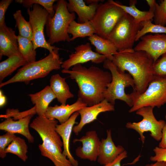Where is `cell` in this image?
Masks as SVG:
<instances>
[{
    "label": "cell",
    "mask_w": 166,
    "mask_h": 166,
    "mask_svg": "<svg viewBox=\"0 0 166 166\" xmlns=\"http://www.w3.org/2000/svg\"><path fill=\"white\" fill-rule=\"evenodd\" d=\"M17 38L20 52L27 64L36 61V51L34 49L32 41L19 35Z\"/></svg>",
    "instance_id": "28"
},
{
    "label": "cell",
    "mask_w": 166,
    "mask_h": 166,
    "mask_svg": "<svg viewBox=\"0 0 166 166\" xmlns=\"http://www.w3.org/2000/svg\"><path fill=\"white\" fill-rule=\"evenodd\" d=\"M153 69L154 75H166V53L161 56L154 63Z\"/></svg>",
    "instance_id": "35"
},
{
    "label": "cell",
    "mask_w": 166,
    "mask_h": 166,
    "mask_svg": "<svg viewBox=\"0 0 166 166\" xmlns=\"http://www.w3.org/2000/svg\"><path fill=\"white\" fill-rule=\"evenodd\" d=\"M15 55L22 56L15 31L7 26L6 24L0 26V59L3 56L9 57Z\"/></svg>",
    "instance_id": "16"
},
{
    "label": "cell",
    "mask_w": 166,
    "mask_h": 166,
    "mask_svg": "<svg viewBox=\"0 0 166 166\" xmlns=\"http://www.w3.org/2000/svg\"><path fill=\"white\" fill-rule=\"evenodd\" d=\"M33 115H29L14 121L10 117L0 124V129L15 134L18 133L25 136L30 143H33L34 139L30 134L29 129V124Z\"/></svg>",
    "instance_id": "21"
},
{
    "label": "cell",
    "mask_w": 166,
    "mask_h": 166,
    "mask_svg": "<svg viewBox=\"0 0 166 166\" xmlns=\"http://www.w3.org/2000/svg\"><path fill=\"white\" fill-rule=\"evenodd\" d=\"M153 151L155 155L150 157V160L154 162H166V148L156 147L153 149Z\"/></svg>",
    "instance_id": "36"
},
{
    "label": "cell",
    "mask_w": 166,
    "mask_h": 166,
    "mask_svg": "<svg viewBox=\"0 0 166 166\" xmlns=\"http://www.w3.org/2000/svg\"><path fill=\"white\" fill-rule=\"evenodd\" d=\"M29 16V22L32 30V41L34 49L39 47L48 50L49 53H55L57 47L49 45L46 40L44 34V28L49 14L42 6L37 4L33 5L32 9L27 10Z\"/></svg>",
    "instance_id": "11"
},
{
    "label": "cell",
    "mask_w": 166,
    "mask_h": 166,
    "mask_svg": "<svg viewBox=\"0 0 166 166\" xmlns=\"http://www.w3.org/2000/svg\"><path fill=\"white\" fill-rule=\"evenodd\" d=\"M61 72L69 74L75 80L79 89L78 98L87 106L98 104L105 99L104 93L112 81L111 73L94 66L87 68L81 64L74 65L71 70L63 69Z\"/></svg>",
    "instance_id": "1"
},
{
    "label": "cell",
    "mask_w": 166,
    "mask_h": 166,
    "mask_svg": "<svg viewBox=\"0 0 166 166\" xmlns=\"http://www.w3.org/2000/svg\"><path fill=\"white\" fill-rule=\"evenodd\" d=\"M141 28V23L126 13L114 27L108 39L114 44L118 52L132 50L136 35Z\"/></svg>",
    "instance_id": "8"
},
{
    "label": "cell",
    "mask_w": 166,
    "mask_h": 166,
    "mask_svg": "<svg viewBox=\"0 0 166 166\" xmlns=\"http://www.w3.org/2000/svg\"><path fill=\"white\" fill-rule=\"evenodd\" d=\"M146 2L149 7V9L154 10L156 2L155 0H146Z\"/></svg>",
    "instance_id": "40"
},
{
    "label": "cell",
    "mask_w": 166,
    "mask_h": 166,
    "mask_svg": "<svg viewBox=\"0 0 166 166\" xmlns=\"http://www.w3.org/2000/svg\"><path fill=\"white\" fill-rule=\"evenodd\" d=\"M6 98L2 94L1 90L0 91V106H3L6 103Z\"/></svg>",
    "instance_id": "42"
},
{
    "label": "cell",
    "mask_w": 166,
    "mask_h": 166,
    "mask_svg": "<svg viewBox=\"0 0 166 166\" xmlns=\"http://www.w3.org/2000/svg\"><path fill=\"white\" fill-rule=\"evenodd\" d=\"M79 115L77 112L74 113L65 122L57 124L55 130L61 138L63 143L62 153L67 157L73 166H78V161L72 155L69 149V143L73 126L76 123V120Z\"/></svg>",
    "instance_id": "19"
},
{
    "label": "cell",
    "mask_w": 166,
    "mask_h": 166,
    "mask_svg": "<svg viewBox=\"0 0 166 166\" xmlns=\"http://www.w3.org/2000/svg\"><path fill=\"white\" fill-rule=\"evenodd\" d=\"M56 0H15V2L22 4L26 8H30L33 4H38L44 7L48 12L49 15L52 17L55 14L53 4Z\"/></svg>",
    "instance_id": "32"
},
{
    "label": "cell",
    "mask_w": 166,
    "mask_h": 166,
    "mask_svg": "<svg viewBox=\"0 0 166 166\" xmlns=\"http://www.w3.org/2000/svg\"><path fill=\"white\" fill-rule=\"evenodd\" d=\"M59 50L57 47L54 53H49L44 58L23 66L11 79L1 83L0 87L17 82H23L27 84L33 80L45 77L53 70L60 69L63 58L60 57Z\"/></svg>",
    "instance_id": "4"
},
{
    "label": "cell",
    "mask_w": 166,
    "mask_h": 166,
    "mask_svg": "<svg viewBox=\"0 0 166 166\" xmlns=\"http://www.w3.org/2000/svg\"><path fill=\"white\" fill-rule=\"evenodd\" d=\"M19 35L33 41V36L32 28L29 21L25 20L20 10L16 11L13 14Z\"/></svg>",
    "instance_id": "30"
},
{
    "label": "cell",
    "mask_w": 166,
    "mask_h": 166,
    "mask_svg": "<svg viewBox=\"0 0 166 166\" xmlns=\"http://www.w3.org/2000/svg\"><path fill=\"white\" fill-rule=\"evenodd\" d=\"M27 149L28 147L24 140L16 136L6 147L5 151L6 153H11L16 155L25 162L28 158Z\"/></svg>",
    "instance_id": "29"
},
{
    "label": "cell",
    "mask_w": 166,
    "mask_h": 166,
    "mask_svg": "<svg viewBox=\"0 0 166 166\" xmlns=\"http://www.w3.org/2000/svg\"><path fill=\"white\" fill-rule=\"evenodd\" d=\"M141 24L142 28L136 35V41L148 33L166 34V26L153 24L152 20L142 22Z\"/></svg>",
    "instance_id": "31"
},
{
    "label": "cell",
    "mask_w": 166,
    "mask_h": 166,
    "mask_svg": "<svg viewBox=\"0 0 166 166\" xmlns=\"http://www.w3.org/2000/svg\"><path fill=\"white\" fill-rule=\"evenodd\" d=\"M107 133L106 138L101 140L97 159L98 163L103 165L112 162L125 150L122 146L115 145L112 138L111 130H107Z\"/></svg>",
    "instance_id": "17"
},
{
    "label": "cell",
    "mask_w": 166,
    "mask_h": 166,
    "mask_svg": "<svg viewBox=\"0 0 166 166\" xmlns=\"http://www.w3.org/2000/svg\"><path fill=\"white\" fill-rule=\"evenodd\" d=\"M114 110V105L105 99L98 104L85 107L77 111L81 116V119L79 123L73 127V131L78 135L85 125L97 120L100 113Z\"/></svg>",
    "instance_id": "15"
},
{
    "label": "cell",
    "mask_w": 166,
    "mask_h": 166,
    "mask_svg": "<svg viewBox=\"0 0 166 166\" xmlns=\"http://www.w3.org/2000/svg\"><path fill=\"white\" fill-rule=\"evenodd\" d=\"M50 86L58 101L62 105H66L67 100L74 97L65 81V78L62 77L59 74L53 75L51 77Z\"/></svg>",
    "instance_id": "23"
},
{
    "label": "cell",
    "mask_w": 166,
    "mask_h": 166,
    "mask_svg": "<svg viewBox=\"0 0 166 166\" xmlns=\"http://www.w3.org/2000/svg\"><path fill=\"white\" fill-rule=\"evenodd\" d=\"M57 123L55 119L38 116L33 121L30 127L37 131L42 140V144L38 145L42 156L50 160L55 166H73L62 153L63 142L55 130Z\"/></svg>",
    "instance_id": "3"
},
{
    "label": "cell",
    "mask_w": 166,
    "mask_h": 166,
    "mask_svg": "<svg viewBox=\"0 0 166 166\" xmlns=\"http://www.w3.org/2000/svg\"><path fill=\"white\" fill-rule=\"evenodd\" d=\"M91 44L95 47V50L98 53L105 56L107 59L112 61L113 56L117 52L114 44L109 40L94 34L88 37Z\"/></svg>",
    "instance_id": "24"
},
{
    "label": "cell",
    "mask_w": 166,
    "mask_h": 166,
    "mask_svg": "<svg viewBox=\"0 0 166 166\" xmlns=\"http://www.w3.org/2000/svg\"><path fill=\"white\" fill-rule=\"evenodd\" d=\"M165 123L162 130V136L158 147L162 148H166V115L165 116Z\"/></svg>",
    "instance_id": "39"
},
{
    "label": "cell",
    "mask_w": 166,
    "mask_h": 166,
    "mask_svg": "<svg viewBox=\"0 0 166 166\" xmlns=\"http://www.w3.org/2000/svg\"><path fill=\"white\" fill-rule=\"evenodd\" d=\"M153 108L145 107L140 108L136 111L137 115L142 117V120L138 122L127 123L126 127L135 130L139 134L140 139L143 143L145 140L144 133L150 132L151 136L155 140H161L162 136V130L165 123L164 120H157L153 113Z\"/></svg>",
    "instance_id": "10"
},
{
    "label": "cell",
    "mask_w": 166,
    "mask_h": 166,
    "mask_svg": "<svg viewBox=\"0 0 166 166\" xmlns=\"http://www.w3.org/2000/svg\"><path fill=\"white\" fill-rule=\"evenodd\" d=\"M154 24L164 26H166V0H161L156 3L154 11Z\"/></svg>",
    "instance_id": "33"
},
{
    "label": "cell",
    "mask_w": 166,
    "mask_h": 166,
    "mask_svg": "<svg viewBox=\"0 0 166 166\" xmlns=\"http://www.w3.org/2000/svg\"><path fill=\"white\" fill-rule=\"evenodd\" d=\"M113 2L122 9L126 13L131 16L138 23H141L144 21H152L154 18V10L150 9L147 11L140 10L136 6L137 2L136 0H130L129 6L124 5L118 1L113 0Z\"/></svg>",
    "instance_id": "25"
},
{
    "label": "cell",
    "mask_w": 166,
    "mask_h": 166,
    "mask_svg": "<svg viewBox=\"0 0 166 166\" xmlns=\"http://www.w3.org/2000/svg\"><path fill=\"white\" fill-rule=\"evenodd\" d=\"M103 1L99 0L87 5L83 0H69L67 7L70 13L77 14L78 22L83 23L93 19L98 6V2Z\"/></svg>",
    "instance_id": "20"
},
{
    "label": "cell",
    "mask_w": 166,
    "mask_h": 166,
    "mask_svg": "<svg viewBox=\"0 0 166 166\" xmlns=\"http://www.w3.org/2000/svg\"><path fill=\"white\" fill-rule=\"evenodd\" d=\"M78 141L81 142L82 146L76 149V155L81 159L96 161L99 154L101 142L96 131H89L80 139H75L73 140L74 143Z\"/></svg>",
    "instance_id": "14"
},
{
    "label": "cell",
    "mask_w": 166,
    "mask_h": 166,
    "mask_svg": "<svg viewBox=\"0 0 166 166\" xmlns=\"http://www.w3.org/2000/svg\"><path fill=\"white\" fill-rule=\"evenodd\" d=\"M145 166H166V162L156 161L154 164H147Z\"/></svg>",
    "instance_id": "41"
},
{
    "label": "cell",
    "mask_w": 166,
    "mask_h": 166,
    "mask_svg": "<svg viewBox=\"0 0 166 166\" xmlns=\"http://www.w3.org/2000/svg\"><path fill=\"white\" fill-rule=\"evenodd\" d=\"M75 52L69 55V58L63 62L61 67L63 69L69 70L72 66L77 64H81L89 61L99 64L103 62L106 57L92 49L90 43L78 45L74 48Z\"/></svg>",
    "instance_id": "12"
},
{
    "label": "cell",
    "mask_w": 166,
    "mask_h": 166,
    "mask_svg": "<svg viewBox=\"0 0 166 166\" xmlns=\"http://www.w3.org/2000/svg\"><path fill=\"white\" fill-rule=\"evenodd\" d=\"M121 72H128L134 81L133 91L143 93L154 76V60L145 51L141 50L118 52L112 61Z\"/></svg>",
    "instance_id": "2"
},
{
    "label": "cell",
    "mask_w": 166,
    "mask_h": 166,
    "mask_svg": "<svg viewBox=\"0 0 166 166\" xmlns=\"http://www.w3.org/2000/svg\"><path fill=\"white\" fill-rule=\"evenodd\" d=\"M13 0H2L0 2V26L6 24L5 14L10 5L13 2Z\"/></svg>",
    "instance_id": "37"
},
{
    "label": "cell",
    "mask_w": 166,
    "mask_h": 166,
    "mask_svg": "<svg viewBox=\"0 0 166 166\" xmlns=\"http://www.w3.org/2000/svg\"><path fill=\"white\" fill-rule=\"evenodd\" d=\"M14 134L7 132L6 133L0 136V157L4 158L6 155L5 150L6 147L13 141L16 137Z\"/></svg>",
    "instance_id": "34"
},
{
    "label": "cell",
    "mask_w": 166,
    "mask_h": 166,
    "mask_svg": "<svg viewBox=\"0 0 166 166\" xmlns=\"http://www.w3.org/2000/svg\"><path fill=\"white\" fill-rule=\"evenodd\" d=\"M80 98L74 103L70 105L49 106L45 116L49 119H55L58 120L60 124L67 121L75 112L80 109L87 106Z\"/></svg>",
    "instance_id": "18"
},
{
    "label": "cell",
    "mask_w": 166,
    "mask_h": 166,
    "mask_svg": "<svg viewBox=\"0 0 166 166\" xmlns=\"http://www.w3.org/2000/svg\"><path fill=\"white\" fill-rule=\"evenodd\" d=\"M27 64L26 61L22 56H13L0 63V82L7 76L11 74L19 67Z\"/></svg>",
    "instance_id": "27"
},
{
    "label": "cell",
    "mask_w": 166,
    "mask_h": 166,
    "mask_svg": "<svg viewBox=\"0 0 166 166\" xmlns=\"http://www.w3.org/2000/svg\"><path fill=\"white\" fill-rule=\"evenodd\" d=\"M130 94L133 105L128 111L129 113L145 107L160 108L166 103V75H154L143 93L133 91Z\"/></svg>",
    "instance_id": "7"
},
{
    "label": "cell",
    "mask_w": 166,
    "mask_h": 166,
    "mask_svg": "<svg viewBox=\"0 0 166 166\" xmlns=\"http://www.w3.org/2000/svg\"><path fill=\"white\" fill-rule=\"evenodd\" d=\"M68 2L59 0L54 5L55 14L51 17L49 14L45 25L46 32L50 45L60 42H70L68 29L71 22L76 18L75 13H71L67 7Z\"/></svg>",
    "instance_id": "5"
},
{
    "label": "cell",
    "mask_w": 166,
    "mask_h": 166,
    "mask_svg": "<svg viewBox=\"0 0 166 166\" xmlns=\"http://www.w3.org/2000/svg\"><path fill=\"white\" fill-rule=\"evenodd\" d=\"M127 157V152L125 150L112 162L102 166H121V161Z\"/></svg>",
    "instance_id": "38"
},
{
    "label": "cell",
    "mask_w": 166,
    "mask_h": 166,
    "mask_svg": "<svg viewBox=\"0 0 166 166\" xmlns=\"http://www.w3.org/2000/svg\"><path fill=\"white\" fill-rule=\"evenodd\" d=\"M33 104L34 112L38 116H45L49 104L56 96L50 86L47 85L41 91L29 95Z\"/></svg>",
    "instance_id": "22"
},
{
    "label": "cell",
    "mask_w": 166,
    "mask_h": 166,
    "mask_svg": "<svg viewBox=\"0 0 166 166\" xmlns=\"http://www.w3.org/2000/svg\"><path fill=\"white\" fill-rule=\"evenodd\" d=\"M103 62L104 67L110 70L112 76L104 93L105 99L113 105L116 100H119L132 107V101L130 94H126L125 90L130 86L134 89V81L132 77L129 73L119 72L111 61L106 59Z\"/></svg>",
    "instance_id": "6"
},
{
    "label": "cell",
    "mask_w": 166,
    "mask_h": 166,
    "mask_svg": "<svg viewBox=\"0 0 166 166\" xmlns=\"http://www.w3.org/2000/svg\"><path fill=\"white\" fill-rule=\"evenodd\" d=\"M140 39L134 50L145 52L152 57L154 63L166 53V34H146Z\"/></svg>",
    "instance_id": "13"
},
{
    "label": "cell",
    "mask_w": 166,
    "mask_h": 166,
    "mask_svg": "<svg viewBox=\"0 0 166 166\" xmlns=\"http://www.w3.org/2000/svg\"><path fill=\"white\" fill-rule=\"evenodd\" d=\"M67 32L68 34L72 35L70 39L71 41L78 38L89 37L96 34V30L91 21L80 23L74 20L70 24Z\"/></svg>",
    "instance_id": "26"
},
{
    "label": "cell",
    "mask_w": 166,
    "mask_h": 166,
    "mask_svg": "<svg viewBox=\"0 0 166 166\" xmlns=\"http://www.w3.org/2000/svg\"><path fill=\"white\" fill-rule=\"evenodd\" d=\"M126 14L112 0L99 4L94 17L91 21L96 30V34L108 39L114 27Z\"/></svg>",
    "instance_id": "9"
}]
</instances>
